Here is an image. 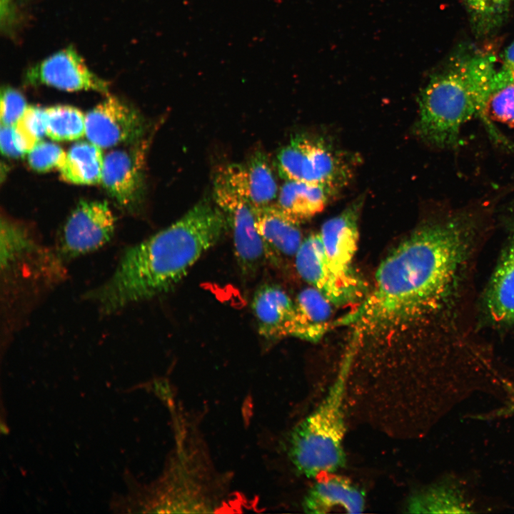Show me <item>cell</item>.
<instances>
[{
	"instance_id": "cell-1",
	"label": "cell",
	"mask_w": 514,
	"mask_h": 514,
	"mask_svg": "<svg viewBox=\"0 0 514 514\" xmlns=\"http://www.w3.org/2000/svg\"><path fill=\"white\" fill-rule=\"evenodd\" d=\"M475 222L469 213L417 228L382 261L357 306L331 323L351 329L348 349L405 331L444 303L466 256Z\"/></svg>"
},
{
	"instance_id": "cell-2",
	"label": "cell",
	"mask_w": 514,
	"mask_h": 514,
	"mask_svg": "<svg viewBox=\"0 0 514 514\" xmlns=\"http://www.w3.org/2000/svg\"><path fill=\"white\" fill-rule=\"evenodd\" d=\"M223 211L203 199L166 228L128 247L109 278L86 298L105 313L172 290L227 228Z\"/></svg>"
},
{
	"instance_id": "cell-3",
	"label": "cell",
	"mask_w": 514,
	"mask_h": 514,
	"mask_svg": "<svg viewBox=\"0 0 514 514\" xmlns=\"http://www.w3.org/2000/svg\"><path fill=\"white\" fill-rule=\"evenodd\" d=\"M495 72L492 56L468 54L433 74L418 96V136L434 148H452L463 127L477 114L490 126L488 106Z\"/></svg>"
},
{
	"instance_id": "cell-4",
	"label": "cell",
	"mask_w": 514,
	"mask_h": 514,
	"mask_svg": "<svg viewBox=\"0 0 514 514\" xmlns=\"http://www.w3.org/2000/svg\"><path fill=\"white\" fill-rule=\"evenodd\" d=\"M352 361L343 357L337 376L320 404L293 429L289 456L307 478L333 473L346 463V403Z\"/></svg>"
},
{
	"instance_id": "cell-5",
	"label": "cell",
	"mask_w": 514,
	"mask_h": 514,
	"mask_svg": "<svg viewBox=\"0 0 514 514\" xmlns=\"http://www.w3.org/2000/svg\"><path fill=\"white\" fill-rule=\"evenodd\" d=\"M213 197L232 229L235 255L241 272L246 276L255 274L267 258L256 227L245 173L233 166L221 168L215 178Z\"/></svg>"
},
{
	"instance_id": "cell-6",
	"label": "cell",
	"mask_w": 514,
	"mask_h": 514,
	"mask_svg": "<svg viewBox=\"0 0 514 514\" xmlns=\"http://www.w3.org/2000/svg\"><path fill=\"white\" fill-rule=\"evenodd\" d=\"M281 178L328 186L336 190L348 180L349 169L342 157L319 138H292L277 155Z\"/></svg>"
},
{
	"instance_id": "cell-7",
	"label": "cell",
	"mask_w": 514,
	"mask_h": 514,
	"mask_svg": "<svg viewBox=\"0 0 514 514\" xmlns=\"http://www.w3.org/2000/svg\"><path fill=\"white\" fill-rule=\"evenodd\" d=\"M294 257L299 276L333 306L358 303L369 291L356 271H342L331 262L319 233L304 238Z\"/></svg>"
},
{
	"instance_id": "cell-8",
	"label": "cell",
	"mask_w": 514,
	"mask_h": 514,
	"mask_svg": "<svg viewBox=\"0 0 514 514\" xmlns=\"http://www.w3.org/2000/svg\"><path fill=\"white\" fill-rule=\"evenodd\" d=\"M251 308L260 335L268 340L295 337L318 341L331 327L310 321L296 302L278 286L265 284L255 292Z\"/></svg>"
},
{
	"instance_id": "cell-9",
	"label": "cell",
	"mask_w": 514,
	"mask_h": 514,
	"mask_svg": "<svg viewBox=\"0 0 514 514\" xmlns=\"http://www.w3.org/2000/svg\"><path fill=\"white\" fill-rule=\"evenodd\" d=\"M115 216L106 201H81L67 218L51 262L57 268L94 251L113 237Z\"/></svg>"
},
{
	"instance_id": "cell-10",
	"label": "cell",
	"mask_w": 514,
	"mask_h": 514,
	"mask_svg": "<svg viewBox=\"0 0 514 514\" xmlns=\"http://www.w3.org/2000/svg\"><path fill=\"white\" fill-rule=\"evenodd\" d=\"M148 142L132 143L104 156L101 183L123 208L132 209L141 201L144 183V166Z\"/></svg>"
},
{
	"instance_id": "cell-11",
	"label": "cell",
	"mask_w": 514,
	"mask_h": 514,
	"mask_svg": "<svg viewBox=\"0 0 514 514\" xmlns=\"http://www.w3.org/2000/svg\"><path fill=\"white\" fill-rule=\"evenodd\" d=\"M144 128L142 116L111 96L86 115V136L101 148L136 143L141 140Z\"/></svg>"
},
{
	"instance_id": "cell-12",
	"label": "cell",
	"mask_w": 514,
	"mask_h": 514,
	"mask_svg": "<svg viewBox=\"0 0 514 514\" xmlns=\"http://www.w3.org/2000/svg\"><path fill=\"white\" fill-rule=\"evenodd\" d=\"M31 85H46L66 91H94L109 94L108 84L86 66L71 46L62 49L31 67L26 74Z\"/></svg>"
},
{
	"instance_id": "cell-13",
	"label": "cell",
	"mask_w": 514,
	"mask_h": 514,
	"mask_svg": "<svg viewBox=\"0 0 514 514\" xmlns=\"http://www.w3.org/2000/svg\"><path fill=\"white\" fill-rule=\"evenodd\" d=\"M333 473L321 475L323 478L308 490L302 503L303 510L314 514L363 512L366 503L363 491L348 478Z\"/></svg>"
},
{
	"instance_id": "cell-14",
	"label": "cell",
	"mask_w": 514,
	"mask_h": 514,
	"mask_svg": "<svg viewBox=\"0 0 514 514\" xmlns=\"http://www.w3.org/2000/svg\"><path fill=\"white\" fill-rule=\"evenodd\" d=\"M362 204V199L356 201L341 213L327 220L319 232L328 259L342 271H356L353 262L359 241L358 220Z\"/></svg>"
},
{
	"instance_id": "cell-15",
	"label": "cell",
	"mask_w": 514,
	"mask_h": 514,
	"mask_svg": "<svg viewBox=\"0 0 514 514\" xmlns=\"http://www.w3.org/2000/svg\"><path fill=\"white\" fill-rule=\"evenodd\" d=\"M253 211L266 258L276 262L280 257L295 256L303 240L299 223L286 216L275 204L253 207Z\"/></svg>"
},
{
	"instance_id": "cell-16",
	"label": "cell",
	"mask_w": 514,
	"mask_h": 514,
	"mask_svg": "<svg viewBox=\"0 0 514 514\" xmlns=\"http://www.w3.org/2000/svg\"><path fill=\"white\" fill-rule=\"evenodd\" d=\"M336 191L322 185L286 181L275 205L286 216L300 224L321 212Z\"/></svg>"
},
{
	"instance_id": "cell-17",
	"label": "cell",
	"mask_w": 514,
	"mask_h": 514,
	"mask_svg": "<svg viewBox=\"0 0 514 514\" xmlns=\"http://www.w3.org/2000/svg\"><path fill=\"white\" fill-rule=\"evenodd\" d=\"M486 306L495 322L514 323V245L505 252L493 273Z\"/></svg>"
},
{
	"instance_id": "cell-18",
	"label": "cell",
	"mask_w": 514,
	"mask_h": 514,
	"mask_svg": "<svg viewBox=\"0 0 514 514\" xmlns=\"http://www.w3.org/2000/svg\"><path fill=\"white\" fill-rule=\"evenodd\" d=\"M104 156L102 148L89 141L74 144L59 168L61 178L78 185L101 182Z\"/></svg>"
},
{
	"instance_id": "cell-19",
	"label": "cell",
	"mask_w": 514,
	"mask_h": 514,
	"mask_svg": "<svg viewBox=\"0 0 514 514\" xmlns=\"http://www.w3.org/2000/svg\"><path fill=\"white\" fill-rule=\"evenodd\" d=\"M410 513H467L470 506L456 487L440 484L413 495L405 505Z\"/></svg>"
},
{
	"instance_id": "cell-20",
	"label": "cell",
	"mask_w": 514,
	"mask_h": 514,
	"mask_svg": "<svg viewBox=\"0 0 514 514\" xmlns=\"http://www.w3.org/2000/svg\"><path fill=\"white\" fill-rule=\"evenodd\" d=\"M33 234L21 223L1 217V268L8 271L23 257L36 249Z\"/></svg>"
},
{
	"instance_id": "cell-21",
	"label": "cell",
	"mask_w": 514,
	"mask_h": 514,
	"mask_svg": "<svg viewBox=\"0 0 514 514\" xmlns=\"http://www.w3.org/2000/svg\"><path fill=\"white\" fill-rule=\"evenodd\" d=\"M46 136L56 141H69L86 135V116L69 105H56L45 109Z\"/></svg>"
},
{
	"instance_id": "cell-22",
	"label": "cell",
	"mask_w": 514,
	"mask_h": 514,
	"mask_svg": "<svg viewBox=\"0 0 514 514\" xmlns=\"http://www.w3.org/2000/svg\"><path fill=\"white\" fill-rule=\"evenodd\" d=\"M246 167L248 199L253 207L271 204L277 195V184L266 156L256 152Z\"/></svg>"
},
{
	"instance_id": "cell-23",
	"label": "cell",
	"mask_w": 514,
	"mask_h": 514,
	"mask_svg": "<svg viewBox=\"0 0 514 514\" xmlns=\"http://www.w3.org/2000/svg\"><path fill=\"white\" fill-rule=\"evenodd\" d=\"M474 30L487 34L500 26L508 13L511 0H462Z\"/></svg>"
},
{
	"instance_id": "cell-24",
	"label": "cell",
	"mask_w": 514,
	"mask_h": 514,
	"mask_svg": "<svg viewBox=\"0 0 514 514\" xmlns=\"http://www.w3.org/2000/svg\"><path fill=\"white\" fill-rule=\"evenodd\" d=\"M14 127L20 144L27 154L46 135L45 109L28 106Z\"/></svg>"
},
{
	"instance_id": "cell-25",
	"label": "cell",
	"mask_w": 514,
	"mask_h": 514,
	"mask_svg": "<svg viewBox=\"0 0 514 514\" xmlns=\"http://www.w3.org/2000/svg\"><path fill=\"white\" fill-rule=\"evenodd\" d=\"M296 303L303 315L312 323L330 325L328 321L332 314V303L313 287L301 291Z\"/></svg>"
},
{
	"instance_id": "cell-26",
	"label": "cell",
	"mask_w": 514,
	"mask_h": 514,
	"mask_svg": "<svg viewBox=\"0 0 514 514\" xmlns=\"http://www.w3.org/2000/svg\"><path fill=\"white\" fill-rule=\"evenodd\" d=\"M66 153L59 145L41 140L27 153V161L34 171L46 172L59 169Z\"/></svg>"
},
{
	"instance_id": "cell-27",
	"label": "cell",
	"mask_w": 514,
	"mask_h": 514,
	"mask_svg": "<svg viewBox=\"0 0 514 514\" xmlns=\"http://www.w3.org/2000/svg\"><path fill=\"white\" fill-rule=\"evenodd\" d=\"M0 104L1 125L9 126H15L28 106L24 96L9 86L2 87Z\"/></svg>"
},
{
	"instance_id": "cell-28",
	"label": "cell",
	"mask_w": 514,
	"mask_h": 514,
	"mask_svg": "<svg viewBox=\"0 0 514 514\" xmlns=\"http://www.w3.org/2000/svg\"><path fill=\"white\" fill-rule=\"evenodd\" d=\"M493 116L498 121L514 127V84L495 91L488 106Z\"/></svg>"
},
{
	"instance_id": "cell-29",
	"label": "cell",
	"mask_w": 514,
	"mask_h": 514,
	"mask_svg": "<svg viewBox=\"0 0 514 514\" xmlns=\"http://www.w3.org/2000/svg\"><path fill=\"white\" fill-rule=\"evenodd\" d=\"M513 84H514V40L505 49L502 64L498 69H496L494 77V92Z\"/></svg>"
},
{
	"instance_id": "cell-30",
	"label": "cell",
	"mask_w": 514,
	"mask_h": 514,
	"mask_svg": "<svg viewBox=\"0 0 514 514\" xmlns=\"http://www.w3.org/2000/svg\"><path fill=\"white\" fill-rule=\"evenodd\" d=\"M0 146L3 155L10 158H18L24 154L16 136L14 127L1 125Z\"/></svg>"
},
{
	"instance_id": "cell-31",
	"label": "cell",
	"mask_w": 514,
	"mask_h": 514,
	"mask_svg": "<svg viewBox=\"0 0 514 514\" xmlns=\"http://www.w3.org/2000/svg\"><path fill=\"white\" fill-rule=\"evenodd\" d=\"M11 0H1V19L5 20L6 24L12 19L13 11Z\"/></svg>"
}]
</instances>
